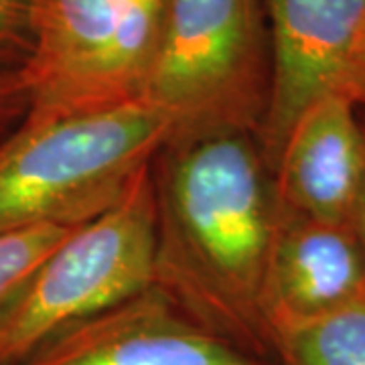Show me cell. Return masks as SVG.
Instances as JSON below:
<instances>
[{
    "mask_svg": "<svg viewBox=\"0 0 365 365\" xmlns=\"http://www.w3.org/2000/svg\"><path fill=\"white\" fill-rule=\"evenodd\" d=\"M29 114V90L21 71H0V140Z\"/></svg>",
    "mask_w": 365,
    "mask_h": 365,
    "instance_id": "cell-13",
    "label": "cell"
},
{
    "mask_svg": "<svg viewBox=\"0 0 365 365\" xmlns=\"http://www.w3.org/2000/svg\"><path fill=\"white\" fill-rule=\"evenodd\" d=\"M276 365H365V294L274 335Z\"/></svg>",
    "mask_w": 365,
    "mask_h": 365,
    "instance_id": "cell-10",
    "label": "cell"
},
{
    "mask_svg": "<svg viewBox=\"0 0 365 365\" xmlns=\"http://www.w3.org/2000/svg\"><path fill=\"white\" fill-rule=\"evenodd\" d=\"M153 179V288L197 323L276 365L262 284L278 203L258 138L215 132L167 143Z\"/></svg>",
    "mask_w": 365,
    "mask_h": 365,
    "instance_id": "cell-1",
    "label": "cell"
},
{
    "mask_svg": "<svg viewBox=\"0 0 365 365\" xmlns=\"http://www.w3.org/2000/svg\"><path fill=\"white\" fill-rule=\"evenodd\" d=\"M351 230L365 256V175L364 182H361V189H359V195H357V203H355V209H353Z\"/></svg>",
    "mask_w": 365,
    "mask_h": 365,
    "instance_id": "cell-14",
    "label": "cell"
},
{
    "mask_svg": "<svg viewBox=\"0 0 365 365\" xmlns=\"http://www.w3.org/2000/svg\"><path fill=\"white\" fill-rule=\"evenodd\" d=\"M167 140V120L144 102L25 118L0 140V235L91 222L116 205Z\"/></svg>",
    "mask_w": 365,
    "mask_h": 365,
    "instance_id": "cell-2",
    "label": "cell"
},
{
    "mask_svg": "<svg viewBox=\"0 0 365 365\" xmlns=\"http://www.w3.org/2000/svg\"><path fill=\"white\" fill-rule=\"evenodd\" d=\"M16 365H274L197 323L157 288L59 333Z\"/></svg>",
    "mask_w": 365,
    "mask_h": 365,
    "instance_id": "cell-7",
    "label": "cell"
},
{
    "mask_svg": "<svg viewBox=\"0 0 365 365\" xmlns=\"http://www.w3.org/2000/svg\"><path fill=\"white\" fill-rule=\"evenodd\" d=\"M353 69H359L365 71V25L361 29V35L357 41V47H355V55H353Z\"/></svg>",
    "mask_w": 365,
    "mask_h": 365,
    "instance_id": "cell-16",
    "label": "cell"
},
{
    "mask_svg": "<svg viewBox=\"0 0 365 365\" xmlns=\"http://www.w3.org/2000/svg\"><path fill=\"white\" fill-rule=\"evenodd\" d=\"M31 49V2L0 0V71H21Z\"/></svg>",
    "mask_w": 365,
    "mask_h": 365,
    "instance_id": "cell-12",
    "label": "cell"
},
{
    "mask_svg": "<svg viewBox=\"0 0 365 365\" xmlns=\"http://www.w3.org/2000/svg\"><path fill=\"white\" fill-rule=\"evenodd\" d=\"M157 197L153 165L116 205L71 230L0 309V365L153 288Z\"/></svg>",
    "mask_w": 365,
    "mask_h": 365,
    "instance_id": "cell-4",
    "label": "cell"
},
{
    "mask_svg": "<svg viewBox=\"0 0 365 365\" xmlns=\"http://www.w3.org/2000/svg\"><path fill=\"white\" fill-rule=\"evenodd\" d=\"M365 175V130L347 93H329L292 126L274 169L276 201L314 222L351 225Z\"/></svg>",
    "mask_w": 365,
    "mask_h": 365,
    "instance_id": "cell-9",
    "label": "cell"
},
{
    "mask_svg": "<svg viewBox=\"0 0 365 365\" xmlns=\"http://www.w3.org/2000/svg\"><path fill=\"white\" fill-rule=\"evenodd\" d=\"M71 230L63 225H37L0 235V309L6 307L31 274L57 248Z\"/></svg>",
    "mask_w": 365,
    "mask_h": 365,
    "instance_id": "cell-11",
    "label": "cell"
},
{
    "mask_svg": "<svg viewBox=\"0 0 365 365\" xmlns=\"http://www.w3.org/2000/svg\"><path fill=\"white\" fill-rule=\"evenodd\" d=\"M270 93L262 0H167L144 104L179 143L215 132L258 138Z\"/></svg>",
    "mask_w": 365,
    "mask_h": 365,
    "instance_id": "cell-3",
    "label": "cell"
},
{
    "mask_svg": "<svg viewBox=\"0 0 365 365\" xmlns=\"http://www.w3.org/2000/svg\"><path fill=\"white\" fill-rule=\"evenodd\" d=\"M29 2L26 118L96 114L143 100L167 0Z\"/></svg>",
    "mask_w": 365,
    "mask_h": 365,
    "instance_id": "cell-5",
    "label": "cell"
},
{
    "mask_svg": "<svg viewBox=\"0 0 365 365\" xmlns=\"http://www.w3.org/2000/svg\"><path fill=\"white\" fill-rule=\"evenodd\" d=\"M364 294L365 256L351 225L314 222L278 203L262 284L272 351L280 329L333 313Z\"/></svg>",
    "mask_w": 365,
    "mask_h": 365,
    "instance_id": "cell-8",
    "label": "cell"
},
{
    "mask_svg": "<svg viewBox=\"0 0 365 365\" xmlns=\"http://www.w3.org/2000/svg\"><path fill=\"white\" fill-rule=\"evenodd\" d=\"M343 93H347L353 102H357V100L365 102V71L353 69L351 78H349V81H347V86H345V91H343Z\"/></svg>",
    "mask_w": 365,
    "mask_h": 365,
    "instance_id": "cell-15",
    "label": "cell"
},
{
    "mask_svg": "<svg viewBox=\"0 0 365 365\" xmlns=\"http://www.w3.org/2000/svg\"><path fill=\"white\" fill-rule=\"evenodd\" d=\"M270 14V93L258 143L270 173L299 118L345 90L365 0H264Z\"/></svg>",
    "mask_w": 365,
    "mask_h": 365,
    "instance_id": "cell-6",
    "label": "cell"
}]
</instances>
